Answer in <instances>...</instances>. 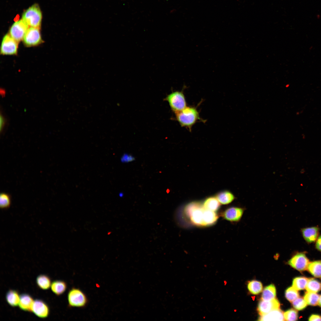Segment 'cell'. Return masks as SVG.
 <instances>
[{"mask_svg": "<svg viewBox=\"0 0 321 321\" xmlns=\"http://www.w3.org/2000/svg\"><path fill=\"white\" fill-rule=\"evenodd\" d=\"M182 215L193 225L199 227L212 226L215 224L218 218L216 212L206 209L202 203L193 201L183 207Z\"/></svg>", "mask_w": 321, "mask_h": 321, "instance_id": "cell-1", "label": "cell"}, {"mask_svg": "<svg viewBox=\"0 0 321 321\" xmlns=\"http://www.w3.org/2000/svg\"><path fill=\"white\" fill-rule=\"evenodd\" d=\"M175 114L176 119L181 126L191 131L192 126L198 121H203L196 108L193 107H186Z\"/></svg>", "mask_w": 321, "mask_h": 321, "instance_id": "cell-2", "label": "cell"}, {"mask_svg": "<svg viewBox=\"0 0 321 321\" xmlns=\"http://www.w3.org/2000/svg\"><path fill=\"white\" fill-rule=\"evenodd\" d=\"M68 307L84 308L88 304L89 300L85 294L78 288L72 287L68 291L67 296Z\"/></svg>", "mask_w": 321, "mask_h": 321, "instance_id": "cell-3", "label": "cell"}, {"mask_svg": "<svg viewBox=\"0 0 321 321\" xmlns=\"http://www.w3.org/2000/svg\"><path fill=\"white\" fill-rule=\"evenodd\" d=\"M42 19V13L38 5H32L23 13L22 19L29 27L39 28Z\"/></svg>", "mask_w": 321, "mask_h": 321, "instance_id": "cell-4", "label": "cell"}, {"mask_svg": "<svg viewBox=\"0 0 321 321\" xmlns=\"http://www.w3.org/2000/svg\"><path fill=\"white\" fill-rule=\"evenodd\" d=\"M171 110L175 113L180 112L187 107L186 102L183 91H176L168 95L165 98Z\"/></svg>", "mask_w": 321, "mask_h": 321, "instance_id": "cell-5", "label": "cell"}, {"mask_svg": "<svg viewBox=\"0 0 321 321\" xmlns=\"http://www.w3.org/2000/svg\"><path fill=\"white\" fill-rule=\"evenodd\" d=\"M18 43L9 34H7L2 40L0 48L1 54L6 55L16 54L17 52Z\"/></svg>", "mask_w": 321, "mask_h": 321, "instance_id": "cell-6", "label": "cell"}, {"mask_svg": "<svg viewBox=\"0 0 321 321\" xmlns=\"http://www.w3.org/2000/svg\"><path fill=\"white\" fill-rule=\"evenodd\" d=\"M309 262L304 252H299L292 257L289 260L288 264L297 270L303 271L307 269Z\"/></svg>", "mask_w": 321, "mask_h": 321, "instance_id": "cell-7", "label": "cell"}, {"mask_svg": "<svg viewBox=\"0 0 321 321\" xmlns=\"http://www.w3.org/2000/svg\"><path fill=\"white\" fill-rule=\"evenodd\" d=\"M29 27L22 19L12 24L10 30L9 34L19 43L23 39Z\"/></svg>", "mask_w": 321, "mask_h": 321, "instance_id": "cell-8", "label": "cell"}, {"mask_svg": "<svg viewBox=\"0 0 321 321\" xmlns=\"http://www.w3.org/2000/svg\"><path fill=\"white\" fill-rule=\"evenodd\" d=\"M23 43L27 47L35 46L42 42L39 28L29 27L23 39Z\"/></svg>", "mask_w": 321, "mask_h": 321, "instance_id": "cell-9", "label": "cell"}, {"mask_svg": "<svg viewBox=\"0 0 321 321\" xmlns=\"http://www.w3.org/2000/svg\"><path fill=\"white\" fill-rule=\"evenodd\" d=\"M244 212L242 208L232 207L223 212L221 216L224 219L231 222H238L241 219Z\"/></svg>", "mask_w": 321, "mask_h": 321, "instance_id": "cell-10", "label": "cell"}, {"mask_svg": "<svg viewBox=\"0 0 321 321\" xmlns=\"http://www.w3.org/2000/svg\"><path fill=\"white\" fill-rule=\"evenodd\" d=\"M280 306L278 301L275 298L270 300L262 299L258 304V310L259 314L261 316L266 314L273 310L279 309Z\"/></svg>", "mask_w": 321, "mask_h": 321, "instance_id": "cell-11", "label": "cell"}, {"mask_svg": "<svg viewBox=\"0 0 321 321\" xmlns=\"http://www.w3.org/2000/svg\"><path fill=\"white\" fill-rule=\"evenodd\" d=\"M320 228L318 226L303 228L301 229L302 237L308 244L316 241L319 236Z\"/></svg>", "mask_w": 321, "mask_h": 321, "instance_id": "cell-12", "label": "cell"}, {"mask_svg": "<svg viewBox=\"0 0 321 321\" xmlns=\"http://www.w3.org/2000/svg\"><path fill=\"white\" fill-rule=\"evenodd\" d=\"M32 312L38 317L43 318L48 316L49 310L48 306L45 302L42 300L36 299L34 301Z\"/></svg>", "mask_w": 321, "mask_h": 321, "instance_id": "cell-13", "label": "cell"}, {"mask_svg": "<svg viewBox=\"0 0 321 321\" xmlns=\"http://www.w3.org/2000/svg\"><path fill=\"white\" fill-rule=\"evenodd\" d=\"M34 300L29 295L24 293L20 295L19 303V308L21 310L28 312H32V307Z\"/></svg>", "mask_w": 321, "mask_h": 321, "instance_id": "cell-14", "label": "cell"}, {"mask_svg": "<svg viewBox=\"0 0 321 321\" xmlns=\"http://www.w3.org/2000/svg\"><path fill=\"white\" fill-rule=\"evenodd\" d=\"M261 321H284V313L279 309L273 310L261 315L259 319Z\"/></svg>", "mask_w": 321, "mask_h": 321, "instance_id": "cell-15", "label": "cell"}, {"mask_svg": "<svg viewBox=\"0 0 321 321\" xmlns=\"http://www.w3.org/2000/svg\"><path fill=\"white\" fill-rule=\"evenodd\" d=\"M215 197L221 204L224 205L230 203L235 198L233 194L228 191L219 192L216 194Z\"/></svg>", "mask_w": 321, "mask_h": 321, "instance_id": "cell-16", "label": "cell"}, {"mask_svg": "<svg viewBox=\"0 0 321 321\" xmlns=\"http://www.w3.org/2000/svg\"><path fill=\"white\" fill-rule=\"evenodd\" d=\"M203 207L206 209L216 212L220 208V203L215 197H209L202 203Z\"/></svg>", "mask_w": 321, "mask_h": 321, "instance_id": "cell-17", "label": "cell"}, {"mask_svg": "<svg viewBox=\"0 0 321 321\" xmlns=\"http://www.w3.org/2000/svg\"><path fill=\"white\" fill-rule=\"evenodd\" d=\"M67 288L66 283L62 280H56L53 282L51 285L52 291L57 296L62 294Z\"/></svg>", "mask_w": 321, "mask_h": 321, "instance_id": "cell-18", "label": "cell"}, {"mask_svg": "<svg viewBox=\"0 0 321 321\" xmlns=\"http://www.w3.org/2000/svg\"><path fill=\"white\" fill-rule=\"evenodd\" d=\"M6 299L7 303L11 306L16 307L19 305L20 296L17 291L10 289L6 293Z\"/></svg>", "mask_w": 321, "mask_h": 321, "instance_id": "cell-19", "label": "cell"}, {"mask_svg": "<svg viewBox=\"0 0 321 321\" xmlns=\"http://www.w3.org/2000/svg\"><path fill=\"white\" fill-rule=\"evenodd\" d=\"M307 269L314 277L321 278V260L310 262Z\"/></svg>", "mask_w": 321, "mask_h": 321, "instance_id": "cell-20", "label": "cell"}, {"mask_svg": "<svg viewBox=\"0 0 321 321\" xmlns=\"http://www.w3.org/2000/svg\"><path fill=\"white\" fill-rule=\"evenodd\" d=\"M276 289L273 284H271L265 287L262 295V299L270 300L275 298L276 296Z\"/></svg>", "mask_w": 321, "mask_h": 321, "instance_id": "cell-21", "label": "cell"}, {"mask_svg": "<svg viewBox=\"0 0 321 321\" xmlns=\"http://www.w3.org/2000/svg\"><path fill=\"white\" fill-rule=\"evenodd\" d=\"M36 283L39 288L44 290L49 289L51 284L50 278L45 275L38 276L37 278Z\"/></svg>", "mask_w": 321, "mask_h": 321, "instance_id": "cell-22", "label": "cell"}, {"mask_svg": "<svg viewBox=\"0 0 321 321\" xmlns=\"http://www.w3.org/2000/svg\"><path fill=\"white\" fill-rule=\"evenodd\" d=\"M306 289L307 292L316 293L321 289V284L314 278H309Z\"/></svg>", "mask_w": 321, "mask_h": 321, "instance_id": "cell-23", "label": "cell"}, {"mask_svg": "<svg viewBox=\"0 0 321 321\" xmlns=\"http://www.w3.org/2000/svg\"><path fill=\"white\" fill-rule=\"evenodd\" d=\"M308 280L304 277L295 278L293 280L292 287L297 290H303L306 288Z\"/></svg>", "mask_w": 321, "mask_h": 321, "instance_id": "cell-24", "label": "cell"}, {"mask_svg": "<svg viewBox=\"0 0 321 321\" xmlns=\"http://www.w3.org/2000/svg\"><path fill=\"white\" fill-rule=\"evenodd\" d=\"M319 295L316 293L307 292L305 293L304 299L307 304L315 306L318 304Z\"/></svg>", "mask_w": 321, "mask_h": 321, "instance_id": "cell-25", "label": "cell"}, {"mask_svg": "<svg viewBox=\"0 0 321 321\" xmlns=\"http://www.w3.org/2000/svg\"><path fill=\"white\" fill-rule=\"evenodd\" d=\"M262 285L261 283L256 280L250 281L248 284V288L250 292L254 295L260 293L262 289Z\"/></svg>", "mask_w": 321, "mask_h": 321, "instance_id": "cell-26", "label": "cell"}, {"mask_svg": "<svg viewBox=\"0 0 321 321\" xmlns=\"http://www.w3.org/2000/svg\"><path fill=\"white\" fill-rule=\"evenodd\" d=\"M11 198L10 195L8 193L2 192L0 195V207L3 210L7 209L10 206Z\"/></svg>", "mask_w": 321, "mask_h": 321, "instance_id": "cell-27", "label": "cell"}, {"mask_svg": "<svg viewBox=\"0 0 321 321\" xmlns=\"http://www.w3.org/2000/svg\"><path fill=\"white\" fill-rule=\"evenodd\" d=\"M285 297L290 302H292L299 297V293L297 290L292 287L288 288L286 290Z\"/></svg>", "mask_w": 321, "mask_h": 321, "instance_id": "cell-28", "label": "cell"}, {"mask_svg": "<svg viewBox=\"0 0 321 321\" xmlns=\"http://www.w3.org/2000/svg\"><path fill=\"white\" fill-rule=\"evenodd\" d=\"M0 133L2 135L4 133L7 127L8 121L7 117L1 108L0 110Z\"/></svg>", "mask_w": 321, "mask_h": 321, "instance_id": "cell-29", "label": "cell"}, {"mask_svg": "<svg viewBox=\"0 0 321 321\" xmlns=\"http://www.w3.org/2000/svg\"><path fill=\"white\" fill-rule=\"evenodd\" d=\"M285 320L296 321L298 319L297 311L293 309H289L284 313Z\"/></svg>", "mask_w": 321, "mask_h": 321, "instance_id": "cell-30", "label": "cell"}, {"mask_svg": "<svg viewBox=\"0 0 321 321\" xmlns=\"http://www.w3.org/2000/svg\"><path fill=\"white\" fill-rule=\"evenodd\" d=\"M293 307L298 310H301L305 309L307 304L304 299L301 298H298L292 302Z\"/></svg>", "mask_w": 321, "mask_h": 321, "instance_id": "cell-31", "label": "cell"}, {"mask_svg": "<svg viewBox=\"0 0 321 321\" xmlns=\"http://www.w3.org/2000/svg\"><path fill=\"white\" fill-rule=\"evenodd\" d=\"M135 158L132 155L127 154H124L121 158V161L124 162H131L135 160Z\"/></svg>", "mask_w": 321, "mask_h": 321, "instance_id": "cell-32", "label": "cell"}, {"mask_svg": "<svg viewBox=\"0 0 321 321\" xmlns=\"http://www.w3.org/2000/svg\"><path fill=\"white\" fill-rule=\"evenodd\" d=\"M315 247L317 250L321 252V235L319 236L316 241Z\"/></svg>", "mask_w": 321, "mask_h": 321, "instance_id": "cell-33", "label": "cell"}, {"mask_svg": "<svg viewBox=\"0 0 321 321\" xmlns=\"http://www.w3.org/2000/svg\"><path fill=\"white\" fill-rule=\"evenodd\" d=\"M309 321H321V316L317 314H312L309 317Z\"/></svg>", "mask_w": 321, "mask_h": 321, "instance_id": "cell-34", "label": "cell"}, {"mask_svg": "<svg viewBox=\"0 0 321 321\" xmlns=\"http://www.w3.org/2000/svg\"><path fill=\"white\" fill-rule=\"evenodd\" d=\"M0 95L2 97H4L6 95V92L3 89H2V90L1 89Z\"/></svg>", "mask_w": 321, "mask_h": 321, "instance_id": "cell-35", "label": "cell"}, {"mask_svg": "<svg viewBox=\"0 0 321 321\" xmlns=\"http://www.w3.org/2000/svg\"><path fill=\"white\" fill-rule=\"evenodd\" d=\"M318 304H319V305L321 307V295L320 296V298L319 299Z\"/></svg>", "mask_w": 321, "mask_h": 321, "instance_id": "cell-36", "label": "cell"}]
</instances>
